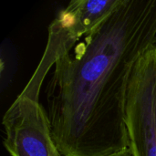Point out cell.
<instances>
[{
    "label": "cell",
    "mask_w": 156,
    "mask_h": 156,
    "mask_svg": "<svg viewBox=\"0 0 156 156\" xmlns=\"http://www.w3.org/2000/svg\"><path fill=\"white\" fill-rule=\"evenodd\" d=\"M112 156H133V154L131 149L128 148V149H126V150H124V151H122V152H121L119 154H116Z\"/></svg>",
    "instance_id": "obj_5"
},
{
    "label": "cell",
    "mask_w": 156,
    "mask_h": 156,
    "mask_svg": "<svg viewBox=\"0 0 156 156\" xmlns=\"http://www.w3.org/2000/svg\"><path fill=\"white\" fill-rule=\"evenodd\" d=\"M154 45L156 46V37H155V40H154Z\"/></svg>",
    "instance_id": "obj_6"
},
{
    "label": "cell",
    "mask_w": 156,
    "mask_h": 156,
    "mask_svg": "<svg viewBox=\"0 0 156 156\" xmlns=\"http://www.w3.org/2000/svg\"><path fill=\"white\" fill-rule=\"evenodd\" d=\"M125 122L133 156H156V46L137 60L130 79Z\"/></svg>",
    "instance_id": "obj_3"
},
{
    "label": "cell",
    "mask_w": 156,
    "mask_h": 156,
    "mask_svg": "<svg viewBox=\"0 0 156 156\" xmlns=\"http://www.w3.org/2000/svg\"><path fill=\"white\" fill-rule=\"evenodd\" d=\"M121 0H75L62 8L48 29L44 54L21 94L39 100L44 80L56 62L104 19Z\"/></svg>",
    "instance_id": "obj_2"
},
{
    "label": "cell",
    "mask_w": 156,
    "mask_h": 156,
    "mask_svg": "<svg viewBox=\"0 0 156 156\" xmlns=\"http://www.w3.org/2000/svg\"><path fill=\"white\" fill-rule=\"evenodd\" d=\"M4 146L11 156H63L57 148L39 100L19 94L5 112Z\"/></svg>",
    "instance_id": "obj_4"
},
{
    "label": "cell",
    "mask_w": 156,
    "mask_h": 156,
    "mask_svg": "<svg viewBox=\"0 0 156 156\" xmlns=\"http://www.w3.org/2000/svg\"><path fill=\"white\" fill-rule=\"evenodd\" d=\"M155 37L156 0H121L58 58L45 86V110L62 155L112 156L130 148L128 86Z\"/></svg>",
    "instance_id": "obj_1"
}]
</instances>
